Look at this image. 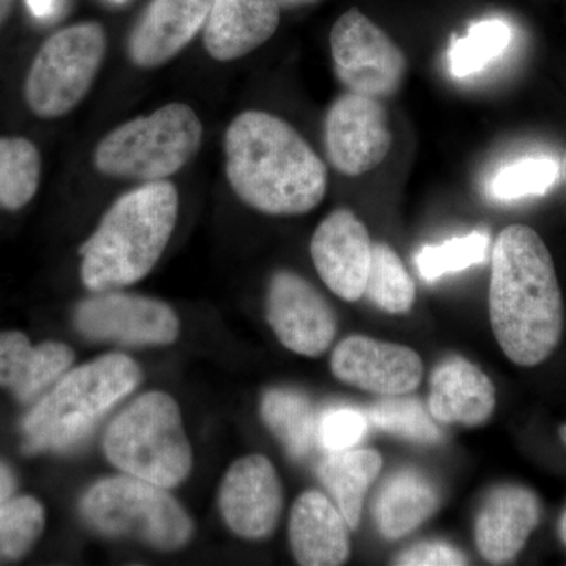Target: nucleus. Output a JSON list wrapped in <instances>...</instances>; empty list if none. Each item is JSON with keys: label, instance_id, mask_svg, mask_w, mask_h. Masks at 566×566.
<instances>
[{"label": "nucleus", "instance_id": "nucleus-1", "mask_svg": "<svg viewBox=\"0 0 566 566\" xmlns=\"http://www.w3.org/2000/svg\"><path fill=\"white\" fill-rule=\"evenodd\" d=\"M490 319L513 364L545 363L564 334V300L545 241L527 226H509L491 253Z\"/></svg>", "mask_w": 566, "mask_h": 566}, {"label": "nucleus", "instance_id": "nucleus-2", "mask_svg": "<svg viewBox=\"0 0 566 566\" xmlns=\"http://www.w3.org/2000/svg\"><path fill=\"white\" fill-rule=\"evenodd\" d=\"M223 156L234 196L263 214H305L326 197V164L290 123L270 112L237 115L223 136Z\"/></svg>", "mask_w": 566, "mask_h": 566}, {"label": "nucleus", "instance_id": "nucleus-3", "mask_svg": "<svg viewBox=\"0 0 566 566\" xmlns=\"http://www.w3.org/2000/svg\"><path fill=\"white\" fill-rule=\"evenodd\" d=\"M174 182L148 181L123 193L81 248V279L93 293L142 281L159 262L177 226Z\"/></svg>", "mask_w": 566, "mask_h": 566}, {"label": "nucleus", "instance_id": "nucleus-4", "mask_svg": "<svg viewBox=\"0 0 566 566\" xmlns=\"http://www.w3.org/2000/svg\"><path fill=\"white\" fill-rule=\"evenodd\" d=\"M139 381V367L125 354H107L81 365L63 376L25 417V447L40 452L77 444Z\"/></svg>", "mask_w": 566, "mask_h": 566}, {"label": "nucleus", "instance_id": "nucleus-5", "mask_svg": "<svg viewBox=\"0 0 566 566\" xmlns=\"http://www.w3.org/2000/svg\"><path fill=\"white\" fill-rule=\"evenodd\" d=\"M202 140L203 125L196 111L169 103L107 133L93 151V166L104 177L163 181L196 158Z\"/></svg>", "mask_w": 566, "mask_h": 566}, {"label": "nucleus", "instance_id": "nucleus-6", "mask_svg": "<svg viewBox=\"0 0 566 566\" xmlns=\"http://www.w3.org/2000/svg\"><path fill=\"white\" fill-rule=\"evenodd\" d=\"M103 446L115 468L166 490L185 482L192 469L180 408L164 392L134 400L109 424Z\"/></svg>", "mask_w": 566, "mask_h": 566}, {"label": "nucleus", "instance_id": "nucleus-7", "mask_svg": "<svg viewBox=\"0 0 566 566\" xmlns=\"http://www.w3.org/2000/svg\"><path fill=\"white\" fill-rule=\"evenodd\" d=\"M88 526L107 536H128L161 551L188 545L191 517L166 488L133 475L95 483L81 502Z\"/></svg>", "mask_w": 566, "mask_h": 566}, {"label": "nucleus", "instance_id": "nucleus-8", "mask_svg": "<svg viewBox=\"0 0 566 566\" xmlns=\"http://www.w3.org/2000/svg\"><path fill=\"white\" fill-rule=\"evenodd\" d=\"M107 52V33L96 21L77 22L41 44L24 84L29 109L44 120L65 117L91 92Z\"/></svg>", "mask_w": 566, "mask_h": 566}, {"label": "nucleus", "instance_id": "nucleus-9", "mask_svg": "<svg viewBox=\"0 0 566 566\" xmlns=\"http://www.w3.org/2000/svg\"><path fill=\"white\" fill-rule=\"evenodd\" d=\"M329 44L335 76L346 91L376 99L400 91L408 69L405 52L356 7L335 21Z\"/></svg>", "mask_w": 566, "mask_h": 566}, {"label": "nucleus", "instance_id": "nucleus-10", "mask_svg": "<svg viewBox=\"0 0 566 566\" xmlns=\"http://www.w3.org/2000/svg\"><path fill=\"white\" fill-rule=\"evenodd\" d=\"M389 112L381 99L345 93L324 118L327 161L346 177H360L381 166L392 148Z\"/></svg>", "mask_w": 566, "mask_h": 566}, {"label": "nucleus", "instance_id": "nucleus-11", "mask_svg": "<svg viewBox=\"0 0 566 566\" xmlns=\"http://www.w3.org/2000/svg\"><path fill=\"white\" fill-rule=\"evenodd\" d=\"M74 318L85 337L125 345H169L180 333L170 305L134 294L104 292L88 297L77 305Z\"/></svg>", "mask_w": 566, "mask_h": 566}, {"label": "nucleus", "instance_id": "nucleus-12", "mask_svg": "<svg viewBox=\"0 0 566 566\" xmlns=\"http://www.w3.org/2000/svg\"><path fill=\"white\" fill-rule=\"evenodd\" d=\"M266 318L285 348L322 356L337 334V316L322 293L292 271H279L268 286Z\"/></svg>", "mask_w": 566, "mask_h": 566}, {"label": "nucleus", "instance_id": "nucleus-13", "mask_svg": "<svg viewBox=\"0 0 566 566\" xmlns=\"http://www.w3.org/2000/svg\"><path fill=\"white\" fill-rule=\"evenodd\" d=\"M282 505L281 480L268 458L249 455L230 465L219 491V509L234 535L266 538L277 527Z\"/></svg>", "mask_w": 566, "mask_h": 566}, {"label": "nucleus", "instance_id": "nucleus-14", "mask_svg": "<svg viewBox=\"0 0 566 566\" xmlns=\"http://www.w3.org/2000/svg\"><path fill=\"white\" fill-rule=\"evenodd\" d=\"M371 251L374 243L367 227L348 208L331 212L312 237L316 273L331 292L348 303L364 296Z\"/></svg>", "mask_w": 566, "mask_h": 566}, {"label": "nucleus", "instance_id": "nucleus-15", "mask_svg": "<svg viewBox=\"0 0 566 566\" xmlns=\"http://www.w3.org/2000/svg\"><path fill=\"white\" fill-rule=\"evenodd\" d=\"M331 368L345 385L382 397L411 394L423 378L419 354L364 335L345 338L331 357Z\"/></svg>", "mask_w": 566, "mask_h": 566}, {"label": "nucleus", "instance_id": "nucleus-16", "mask_svg": "<svg viewBox=\"0 0 566 566\" xmlns=\"http://www.w3.org/2000/svg\"><path fill=\"white\" fill-rule=\"evenodd\" d=\"M216 0H150L129 32L126 52L142 70L172 61L202 31Z\"/></svg>", "mask_w": 566, "mask_h": 566}, {"label": "nucleus", "instance_id": "nucleus-17", "mask_svg": "<svg viewBox=\"0 0 566 566\" xmlns=\"http://www.w3.org/2000/svg\"><path fill=\"white\" fill-rule=\"evenodd\" d=\"M539 517L542 504L528 488H494L476 515L475 543L479 553L494 565L513 560L526 546L528 536L538 526Z\"/></svg>", "mask_w": 566, "mask_h": 566}, {"label": "nucleus", "instance_id": "nucleus-18", "mask_svg": "<svg viewBox=\"0 0 566 566\" xmlns=\"http://www.w3.org/2000/svg\"><path fill=\"white\" fill-rule=\"evenodd\" d=\"M275 0H216L203 25V46L216 62H233L263 46L277 32Z\"/></svg>", "mask_w": 566, "mask_h": 566}, {"label": "nucleus", "instance_id": "nucleus-19", "mask_svg": "<svg viewBox=\"0 0 566 566\" xmlns=\"http://www.w3.org/2000/svg\"><path fill=\"white\" fill-rule=\"evenodd\" d=\"M349 528L333 499L319 491H305L290 516V545L297 564L344 565L349 557Z\"/></svg>", "mask_w": 566, "mask_h": 566}, {"label": "nucleus", "instance_id": "nucleus-20", "mask_svg": "<svg viewBox=\"0 0 566 566\" xmlns=\"http://www.w3.org/2000/svg\"><path fill=\"white\" fill-rule=\"evenodd\" d=\"M493 381L463 357H450L434 368L430 379L428 411L436 422L476 427L493 416Z\"/></svg>", "mask_w": 566, "mask_h": 566}, {"label": "nucleus", "instance_id": "nucleus-21", "mask_svg": "<svg viewBox=\"0 0 566 566\" xmlns=\"http://www.w3.org/2000/svg\"><path fill=\"white\" fill-rule=\"evenodd\" d=\"M74 354L69 346L46 342L32 346L21 333L0 334V386L31 401L65 375Z\"/></svg>", "mask_w": 566, "mask_h": 566}, {"label": "nucleus", "instance_id": "nucleus-22", "mask_svg": "<svg viewBox=\"0 0 566 566\" xmlns=\"http://www.w3.org/2000/svg\"><path fill=\"white\" fill-rule=\"evenodd\" d=\"M438 505V490L428 476L415 469H401L376 494V527L387 539L403 538L433 515Z\"/></svg>", "mask_w": 566, "mask_h": 566}, {"label": "nucleus", "instance_id": "nucleus-23", "mask_svg": "<svg viewBox=\"0 0 566 566\" xmlns=\"http://www.w3.org/2000/svg\"><path fill=\"white\" fill-rule=\"evenodd\" d=\"M381 469V453L371 449L329 453L319 464V480L352 531L359 527L365 494L374 485Z\"/></svg>", "mask_w": 566, "mask_h": 566}, {"label": "nucleus", "instance_id": "nucleus-24", "mask_svg": "<svg viewBox=\"0 0 566 566\" xmlns=\"http://www.w3.org/2000/svg\"><path fill=\"white\" fill-rule=\"evenodd\" d=\"M263 422L285 447L289 455L304 458L316 446V416L314 405L304 394L293 389H270L262 398Z\"/></svg>", "mask_w": 566, "mask_h": 566}, {"label": "nucleus", "instance_id": "nucleus-25", "mask_svg": "<svg viewBox=\"0 0 566 566\" xmlns=\"http://www.w3.org/2000/svg\"><path fill=\"white\" fill-rule=\"evenodd\" d=\"M41 180V155L25 137H0V208L17 211L25 207Z\"/></svg>", "mask_w": 566, "mask_h": 566}, {"label": "nucleus", "instance_id": "nucleus-26", "mask_svg": "<svg viewBox=\"0 0 566 566\" xmlns=\"http://www.w3.org/2000/svg\"><path fill=\"white\" fill-rule=\"evenodd\" d=\"M364 294L387 314H406L415 305L416 283L390 245L374 244Z\"/></svg>", "mask_w": 566, "mask_h": 566}, {"label": "nucleus", "instance_id": "nucleus-27", "mask_svg": "<svg viewBox=\"0 0 566 566\" xmlns=\"http://www.w3.org/2000/svg\"><path fill=\"white\" fill-rule=\"evenodd\" d=\"M512 41V29L502 20L476 22L450 48V70L453 76L468 77L485 70L491 62L501 57Z\"/></svg>", "mask_w": 566, "mask_h": 566}, {"label": "nucleus", "instance_id": "nucleus-28", "mask_svg": "<svg viewBox=\"0 0 566 566\" xmlns=\"http://www.w3.org/2000/svg\"><path fill=\"white\" fill-rule=\"evenodd\" d=\"M368 417L379 430L419 444H438L442 439L433 416L416 398L387 397L371 406Z\"/></svg>", "mask_w": 566, "mask_h": 566}, {"label": "nucleus", "instance_id": "nucleus-29", "mask_svg": "<svg viewBox=\"0 0 566 566\" xmlns=\"http://www.w3.org/2000/svg\"><path fill=\"white\" fill-rule=\"evenodd\" d=\"M488 249L490 237L485 232H472L441 244L423 245L416 255L417 271L423 281L433 282L485 262Z\"/></svg>", "mask_w": 566, "mask_h": 566}, {"label": "nucleus", "instance_id": "nucleus-30", "mask_svg": "<svg viewBox=\"0 0 566 566\" xmlns=\"http://www.w3.org/2000/svg\"><path fill=\"white\" fill-rule=\"evenodd\" d=\"M44 509L36 499H7L0 504V564L18 560L40 538Z\"/></svg>", "mask_w": 566, "mask_h": 566}, {"label": "nucleus", "instance_id": "nucleus-31", "mask_svg": "<svg viewBox=\"0 0 566 566\" xmlns=\"http://www.w3.org/2000/svg\"><path fill=\"white\" fill-rule=\"evenodd\" d=\"M560 166L549 156H534L502 167L490 182V193L501 202L543 196L556 185Z\"/></svg>", "mask_w": 566, "mask_h": 566}, {"label": "nucleus", "instance_id": "nucleus-32", "mask_svg": "<svg viewBox=\"0 0 566 566\" xmlns=\"http://www.w3.org/2000/svg\"><path fill=\"white\" fill-rule=\"evenodd\" d=\"M368 420L359 409L329 408L318 416L316 444L327 453L345 452L363 441Z\"/></svg>", "mask_w": 566, "mask_h": 566}, {"label": "nucleus", "instance_id": "nucleus-33", "mask_svg": "<svg viewBox=\"0 0 566 566\" xmlns=\"http://www.w3.org/2000/svg\"><path fill=\"white\" fill-rule=\"evenodd\" d=\"M397 565L403 566H461L468 558L457 547L442 542H424L398 556Z\"/></svg>", "mask_w": 566, "mask_h": 566}, {"label": "nucleus", "instance_id": "nucleus-34", "mask_svg": "<svg viewBox=\"0 0 566 566\" xmlns=\"http://www.w3.org/2000/svg\"><path fill=\"white\" fill-rule=\"evenodd\" d=\"M14 486L17 482H14L13 472L6 464L0 463V504L11 497Z\"/></svg>", "mask_w": 566, "mask_h": 566}, {"label": "nucleus", "instance_id": "nucleus-35", "mask_svg": "<svg viewBox=\"0 0 566 566\" xmlns=\"http://www.w3.org/2000/svg\"><path fill=\"white\" fill-rule=\"evenodd\" d=\"M29 10L39 20L50 18L57 7V0H28Z\"/></svg>", "mask_w": 566, "mask_h": 566}, {"label": "nucleus", "instance_id": "nucleus-36", "mask_svg": "<svg viewBox=\"0 0 566 566\" xmlns=\"http://www.w3.org/2000/svg\"><path fill=\"white\" fill-rule=\"evenodd\" d=\"M283 10L303 9V7L314 6L319 0H275Z\"/></svg>", "mask_w": 566, "mask_h": 566}, {"label": "nucleus", "instance_id": "nucleus-37", "mask_svg": "<svg viewBox=\"0 0 566 566\" xmlns=\"http://www.w3.org/2000/svg\"><path fill=\"white\" fill-rule=\"evenodd\" d=\"M14 0H0V25L10 17Z\"/></svg>", "mask_w": 566, "mask_h": 566}, {"label": "nucleus", "instance_id": "nucleus-38", "mask_svg": "<svg viewBox=\"0 0 566 566\" xmlns=\"http://www.w3.org/2000/svg\"><path fill=\"white\" fill-rule=\"evenodd\" d=\"M558 531H560L562 542H564L566 545V510L564 512V515H562L560 526H558Z\"/></svg>", "mask_w": 566, "mask_h": 566}, {"label": "nucleus", "instance_id": "nucleus-39", "mask_svg": "<svg viewBox=\"0 0 566 566\" xmlns=\"http://www.w3.org/2000/svg\"><path fill=\"white\" fill-rule=\"evenodd\" d=\"M562 180H564L565 189H566V151L564 156V161H562L560 167Z\"/></svg>", "mask_w": 566, "mask_h": 566}, {"label": "nucleus", "instance_id": "nucleus-40", "mask_svg": "<svg viewBox=\"0 0 566 566\" xmlns=\"http://www.w3.org/2000/svg\"><path fill=\"white\" fill-rule=\"evenodd\" d=\"M560 438H562V441H564L565 446H566V424H564V427L560 428Z\"/></svg>", "mask_w": 566, "mask_h": 566}, {"label": "nucleus", "instance_id": "nucleus-41", "mask_svg": "<svg viewBox=\"0 0 566 566\" xmlns=\"http://www.w3.org/2000/svg\"><path fill=\"white\" fill-rule=\"evenodd\" d=\"M117 2H123V0H117Z\"/></svg>", "mask_w": 566, "mask_h": 566}]
</instances>
